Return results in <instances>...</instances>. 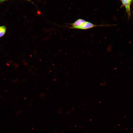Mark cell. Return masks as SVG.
<instances>
[{
  "instance_id": "obj_2",
  "label": "cell",
  "mask_w": 133,
  "mask_h": 133,
  "mask_svg": "<svg viewBox=\"0 0 133 133\" xmlns=\"http://www.w3.org/2000/svg\"><path fill=\"white\" fill-rule=\"evenodd\" d=\"M124 6L128 17L131 16L130 5L132 0H121Z\"/></svg>"
},
{
  "instance_id": "obj_3",
  "label": "cell",
  "mask_w": 133,
  "mask_h": 133,
  "mask_svg": "<svg viewBox=\"0 0 133 133\" xmlns=\"http://www.w3.org/2000/svg\"><path fill=\"white\" fill-rule=\"evenodd\" d=\"M6 30V28L5 25L0 26V38L2 37L5 34Z\"/></svg>"
},
{
  "instance_id": "obj_4",
  "label": "cell",
  "mask_w": 133,
  "mask_h": 133,
  "mask_svg": "<svg viewBox=\"0 0 133 133\" xmlns=\"http://www.w3.org/2000/svg\"><path fill=\"white\" fill-rule=\"evenodd\" d=\"M62 109H60L57 111V112L58 113L60 114H61L62 113Z\"/></svg>"
},
{
  "instance_id": "obj_5",
  "label": "cell",
  "mask_w": 133,
  "mask_h": 133,
  "mask_svg": "<svg viewBox=\"0 0 133 133\" xmlns=\"http://www.w3.org/2000/svg\"><path fill=\"white\" fill-rule=\"evenodd\" d=\"M0 0V3H1L2 2H4L6 0ZM28 1H31V0H27Z\"/></svg>"
},
{
  "instance_id": "obj_1",
  "label": "cell",
  "mask_w": 133,
  "mask_h": 133,
  "mask_svg": "<svg viewBox=\"0 0 133 133\" xmlns=\"http://www.w3.org/2000/svg\"><path fill=\"white\" fill-rule=\"evenodd\" d=\"M69 24V26L67 27L70 29L83 30H87L98 26H111L110 25H96L81 18L78 19L74 22Z\"/></svg>"
}]
</instances>
